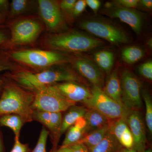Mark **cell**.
<instances>
[{
  "mask_svg": "<svg viewBox=\"0 0 152 152\" xmlns=\"http://www.w3.org/2000/svg\"><path fill=\"white\" fill-rule=\"evenodd\" d=\"M46 69L37 72L26 70H19L5 75L24 88L34 93L42 87L62 82L74 81L84 83L82 77L71 68L64 66Z\"/></svg>",
  "mask_w": 152,
  "mask_h": 152,
  "instance_id": "6da1fadb",
  "label": "cell"
},
{
  "mask_svg": "<svg viewBox=\"0 0 152 152\" xmlns=\"http://www.w3.org/2000/svg\"><path fill=\"white\" fill-rule=\"evenodd\" d=\"M4 76L5 81L0 96V117L8 114L20 116L25 123L32 121V105L34 94Z\"/></svg>",
  "mask_w": 152,
  "mask_h": 152,
  "instance_id": "7a4b0ae2",
  "label": "cell"
},
{
  "mask_svg": "<svg viewBox=\"0 0 152 152\" xmlns=\"http://www.w3.org/2000/svg\"><path fill=\"white\" fill-rule=\"evenodd\" d=\"M42 43L50 50L74 53L90 51L104 44L102 40L77 31L49 34L44 38Z\"/></svg>",
  "mask_w": 152,
  "mask_h": 152,
  "instance_id": "3957f363",
  "label": "cell"
},
{
  "mask_svg": "<svg viewBox=\"0 0 152 152\" xmlns=\"http://www.w3.org/2000/svg\"><path fill=\"white\" fill-rule=\"evenodd\" d=\"M5 52L12 61L40 71L70 63L71 59L69 56L53 50L30 49Z\"/></svg>",
  "mask_w": 152,
  "mask_h": 152,
  "instance_id": "277c9868",
  "label": "cell"
},
{
  "mask_svg": "<svg viewBox=\"0 0 152 152\" xmlns=\"http://www.w3.org/2000/svg\"><path fill=\"white\" fill-rule=\"evenodd\" d=\"M11 36L7 42L0 46L6 51L14 48L30 45L35 42L42 31V26L39 22L31 18L18 19L9 25Z\"/></svg>",
  "mask_w": 152,
  "mask_h": 152,
  "instance_id": "5b68a950",
  "label": "cell"
},
{
  "mask_svg": "<svg viewBox=\"0 0 152 152\" xmlns=\"http://www.w3.org/2000/svg\"><path fill=\"white\" fill-rule=\"evenodd\" d=\"M79 27L93 35L114 45L127 44L129 42V38L124 30L100 18L85 19L80 22Z\"/></svg>",
  "mask_w": 152,
  "mask_h": 152,
  "instance_id": "8992f818",
  "label": "cell"
},
{
  "mask_svg": "<svg viewBox=\"0 0 152 152\" xmlns=\"http://www.w3.org/2000/svg\"><path fill=\"white\" fill-rule=\"evenodd\" d=\"M34 94V111L62 113L76 105L63 96L52 85L41 88Z\"/></svg>",
  "mask_w": 152,
  "mask_h": 152,
  "instance_id": "52a82bcc",
  "label": "cell"
},
{
  "mask_svg": "<svg viewBox=\"0 0 152 152\" xmlns=\"http://www.w3.org/2000/svg\"><path fill=\"white\" fill-rule=\"evenodd\" d=\"M91 91L92 97L85 104L88 108L96 110L110 121L126 119L131 110L108 96L102 89L93 86Z\"/></svg>",
  "mask_w": 152,
  "mask_h": 152,
  "instance_id": "ba28073f",
  "label": "cell"
},
{
  "mask_svg": "<svg viewBox=\"0 0 152 152\" xmlns=\"http://www.w3.org/2000/svg\"><path fill=\"white\" fill-rule=\"evenodd\" d=\"M120 78L124 106L129 110H139L142 106L141 83L127 69L122 72Z\"/></svg>",
  "mask_w": 152,
  "mask_h": 152,
  "instance_id": "9c48e42d",
  "label": "cell"
},
{
  "mask_svg": "<svg viewBox=\"0 0 152 152\" xmlns=\"http://www.w3.org/2000/svg\"><path fill=\"white\" fill-rule=\"evenodd\" d=\"M38 6L41 18L50 32L57 34L67 31L65 17L60 8L59 2L39 0Z\"/></svg>",
  "mask_w": 152,
  "mask_h": 152,
  "instance_id": "30bf717a",
  "label": "cell"
},
{
  "mask_svg": "<svg viewBox=\"0 0 152 152\" xmlns=\"http://www.w3.org/2000/svg\"><path fill=\"white\" fill-rule=\"evenodd\" d=\"M103 12L108 16L119 19L127 24L137 34H139L141 32L143 17L138 11L123 7L114 1L106 3Z\"/></svg>",
  "mask_w": 152,
  "mask_h": 152,
  "instance_id": "8fae6325",
  "label": "cell"
},
{
  "mask_svg": "<svg viewBox=\"0 0 152 152\" xmlns=\"http://www.w3.org/2000/svg\"><path fill=\"white\" fill-rule=\"evenodd\" d=\"M76 56L71 57L70 62L74 70L83 78L89 81L93 86L102 89L104 80L99 68L86 57Z\"/></svg>",
  "mask_w": 152,
  "mask_h": 152,
  "instance_id": "7c38bea8",
  "label": "cell"
},
{
  "mask_svg": "<svg viewBox=\"0 0 152 152\" xmlns=\"http://www.w3.org/2000/svg\"><path fill=\"white\" fill-rule=\"evenodd\" d=\"M52 85L63 96L76 104L80 102L85 104L92 97L91 90L82 83L69 81Z\"/></svg>",
  "mask_w": 152,
  "mask_h": 152,
  "instance_id": "4fadbf2b",
  "label": "cell"
},
{
  "mask_svg": "<svg viewBox=\"0 0 152 152\" xmlns=\"http://www.w3.org/2000/svg\"><path fill=\"white\" fill-rule=\"evenodd\" d=\"M132 134L137 152H143L146 145V132L143 118L139 110H131L126 119Z\"/></svg>",
  "mask_w": 152,
  "mask_h": 152,
  "instance_id": "5bb4252c",
  "label": "cell"
},
{
  "mask_svg": "<svg viewBox=\"0 0 152 152\" xmlns=\"http://www.w3.org/2000/svg\"><path fill=\"white\" fill-rule=\"evenodd\" d=\"M61 113L39 111L34 110L33 119L42 124L48 130L53 143L52 149L57 148L60 136V130L62 121Z\"/></svg>",
  "mask_w": 152,
  "mask_h": 152,
  "instance_id": "9a60e30c",
  "label": "cell"
},
{
  "mask_svg": "<svg viewBox=\"0 0 152 152\" xmlns=\"http://www.w3.org/2000/svg\"><path fill=\"white\" fill-rule=\"evenodd\" d=\"M110 130L123 147L131 148L134 147V138L126 119L112 121Z\"/></svg>",
  "mask_w": 152,
  "mask_h": 152,
  "instance_id": "2e32d148",
  "label": "cell"
},
{
  "mask_svg": "<svg viewBox=\"0 0 152 152\" xmlns=\"http://www.w3.org/2000/svg\"><path fill=\"white\" fill-rule=\"evenodd\" d=\"M102 90L109 97L120 104L124 106L122 99L121 80L117 69L110 74Z\"/></svg>",
  "mask_w": 152,
  "mask_h": 152,
  "instance_id": "e0dca14e",
  "label": "cell"
},
{
  "mask_svg": "<svg viewBox=\"0 0 152 152\" xmlns=\"http://www.w3.org/2000/svg\"><path fill=\"white\" fill-rule=\"evenodd\" d=\"M84 117L87 123L84 135L110 124L112 121L100 112L92 108H87Z\"/></svg>",
  "mask_w": 152,
  "mask_h": 152,
  "instance_id": "ac0fdd59",
  "label": "cell"
},
{
  "mask_svg": "<svg viewBox=\"0 0 152 152\" xmlns=\"http://www.w3.org/2000/svg\"><path fill=\"white\" fill-rule=\"evenodd\" d=\"M87 108L83 106H72L68 109L66 113L62 118L61 126L60 130V136L67 131L73 126L76 121L80 117L84 116Z\"/></svg>",
  "mask_w": 152,
  "mask_h": 152,
  "instance_id": "d6986e66",
  "label": "cell"
},
{
  "mask_svg": "<svg viewBox=\"0 0 152 152\" xmlns=\"http://www.w3.org/2000/svg\"><path fill=\"white\" fill-rule=\"evenodd\" d=\"M123 148L109 130L103 140L90 150V152H119Z\"/></svg>",
  "mask_w": 152,
  "mask_h": 152,
  "instance_id": "ffe728a7",
  "label": "cell"
},
{
  "mask_svg": "<svg viewBox=\"0 0 152 152\" xmlns=\"http://www.w3.org/2000/svg\"><path fill=\"white\" fill-rule=\"evenodd\" d=\"M110 124L103 127L84 135L77 142L84 144L90 151L99 144L104 137L110 130Z\"/></svg>",
  "mask_w": 152,
  "mask_h": 152,
  "instance_id": "44dd1931",
  "label": "cell"
},
{
  "mask_svg": "<svg viewBox=\"0 0 152 152\" xmlns=\"http://www.w3.org/2000/svg\"><path fill=\"white\" fill-rule=\"evenodd\" d=\"M94 58L99 68L108 75L111 73L115 61V56L113 52L108 50L99 51L95 53Z\"/></svg>",
  "mask_w": 152,
  "mask_h": 152,
  "instance_id": "7402d4cb",
  "label": "cell"
},
{
  "mask_svg": "<svg viewBox=\"0 0 152 152\" xmlns=\"http://www.w3.org/2000/svg\"><path fill=\"white\" fill-rule=\"evenodd\" d=\"M25 123L20 116L15 114H8L0 117V125L12 129L16 139H19L21 129Z\"/></svg>",
  "mask_w": 152,
  "mask_h": 152,
  "instance_id": "603a6c76",
  "label": "cell"
},
{
  "mask_svg": "<svg viewBox=\"0 0 152 152\" xmlns=\"http://www.w3.org/2000/svg\"><path fill=\"white\" fill-rule=\"evenodd\" d=\"M144 56L142 49L137 46L126 47L121 51L123 61L129 64H132L141 59Z\"/></svg>",
  "mask_w": 152,
  "mask_h": 152,
  "instance_id": "cb8c5ba5",
  "label": "cell"
},
{
  "mask_svg": "<svg viewBox=\"0 0 152 152\" xmlns=\"http://www.w3.org/2000/svg\"><path fill=\"white\" fill-rule=\"evenodd\" d=\"M31 3V1L28 0H13L10 4L7 19L13 18L24 13L27 10Z\"/></svg>",
  "mask_w": 152,
  "mask_h": 152,
  "instance_id": "d4e9b609",
  "label": "cell"
},
{
  "mask_svg": "<svg viewBox=\"0 0 152 152\" xmlns=\"http://www.w3.org/2000/svg\"><path fill=\"white\" fill-rule=\"evenodd\" d=\"M84 134L85 131L80 129L73 125L67 131L65 138L61 146H69L77 142Z\"/></svg>",
  "mask_w": 152,
  "mask_h": 152,
  "instance_id": "484cf974",
  "label": "cell"
},
{
  "mask_svg": "<svg viewBox=\"0 0 152 152\" xmlns=\"http://www.w3.org/2000/svg\"><path fill=\"white\" fill-rule=\"evenodd\" d=\"M142 96L145 106V122L150 134H152V101L151 97L147 90L143 89Z\"/></svg>",
  "mask_w": 152,
  "mask_h": 152,
  "instance_id": "4316f807",
  "label": "cell"
},
{
  "mask_svg": "<svg viewBox=\"0 0 152 152\" xmlns=\"http://www.w3.org/2000/svg\"><path fill=\"white\" fill-rule=\"evenodd\" d=\"M16 69V66L7 56L5 51L0 48V73L7 71L13 72Z\"/></svg>",
  "mask_w": 152,
  "mask_h": 152,
  "instance_id": "83f0119b",
  "label": "cell"
},
{
  "mask_svg": "<svg viewBox=\"0 0 152 152\" xmlns=\"http://www.w3.org/2000/svg\"><path fill=\"white\" fill-rule=\"evenodd\" d=\"M49 135L48 131L46 128H43L35 147L30 152H47V141Z\"/></svg>",
  "mask_w": 152,
  "mask_h": 152,
  "instance_id": "f1b7e54d",
  "label": "cell"
},
{
  "mask_svg": "<svg viewBox=\"0 0 152 152\" xmlns=\"http://www.w3.org/2000/svg\"><path fill=\"white\" fill-rule=\"evenodd\" d=\"M140 74L145 78L152 80V62L148 61L141 65L138 68Z\"/></svg>",
  "mask_w": 152,
  "mask_h": 152,
  "instance_id": "f546056e",
  "label": "cell"
},
{
  "mask_svg": "<svg viewBox=\"0 0 152 152\" xmlns=\"http://www.w3.org/2000/svg\"><path fill=\"white\" fill-rule=\"evenodd\" d=\"M86 6V3L85 0L76 1L71 13V18H73L79 16L84 11Z\"/></svg>",
  "mask_w": 152,
  "mask_h": 152,
  "instance_id": "4dcf8cb0",
  "label": "cell"
},
{
  "mask_svg": "<svg viewBox=\"0 0 152 152\" xmlns=\"http://www.w3.org/2000/svg\"><path fill=\"white\" fill-rule=\"evenodd\" d=\"M76 1V0H63L59 2L60 8L63 13L69 15L70 17Z\"/></svg>",
  "mask_w": 152,
  "mask_h": 152,
  "instance_id": "1f68e13d",
  "label": "cell"
},
{
  "mask_svg": "<svg viewBox=\"0 0 152 152\" xmlns=\"http://www.w3.org/2000/svg\"><path fill=\"white\" fill-rule=\"evenodd\" d=\"M30 151L28 144L22 143L19 139L15 138L13 147L10 152H30Z\"/></svg>",
  "mask_w": 152,
  "mask_h": 152,
  "instance_id": "d6a6232c",
  "label": "cell"
},
{
  "mask_svg": "<svg viewBox=\"0 0 152 152\" xmlns=\"http://www.w3.org/2000/svg\"><path fill=\"white\" fill-rule=\"evenodd\" d=\"M115 2L120 5L127 8L134 9L139 4V0H117Z\"/></svg>",
  "mask_w": 152,
  "mask_h": 152,
  "instance_id": "836d02e7",
  "label": "cell"
},
{
  "mask_svg": "<svg viewBox=\"0 0 152 152\" xmlns=\"http://www.w3.org/2000/svg\"><path fill=\"white\" fill-rule=\"evenodd\" d=\"M10 37L4 25H0V46L7 42Z\"/></svg>",
  "mask_w": 152,
  "mask_h": 152,
  "instance_id": "e575fe53",
  "label": "cell"
},
{
  "mask_svg": "<svg viewBox=\"0 0 152 152\" xmlns=\"http://www.w3.org/2000/svg\"><path fill=\"white\" fill-rule=\"evenodd\" d=\"M73 152H90L89 150L84 144L77 142L69 146Z\"/></svg>",
  "mask_w": 152,
  "mask_h": 152,
  "instance_id": "d590c367",
  "label": "cell"
},
{
  "mask_svg": "<svg viewBox=\"0 0 152 152\" xmlns=\"http://www.w3.org/2000/svg\"><path fill=\"white\" fill-rule=\"evenodd\" d=\"M86 1L87 5L95 13L97 12L101 6V2L99 0H86Z\"/></svg>",
  "mask_w": 152,
  "mask_h": 152,
  "instance_id": "8d00e7d4",
  "label": "cell"
},
{
  "mask_svg": "<svg viewBox=\"0 0 152 152\" xmlns=\"http://www.w3.org/2000/svg\"><path fill=\"white\" fill-rule=\"evenodd\" d=\"M87 121L85 118V117H81L79 118L75 122L73 125L76 127L79 128L82 130L86 131V128L87 127Z\"/></svg>",
  "mask_w": 152,
  "mask_h": 152,
  "instance_id": "74e56055",
  "label": "cell"
},
{
  "mask_svg": "<svg viewBox=\"0 0 152 152\" xmlns=\"http://www.w3.org/2000/svg\"><path fill=\"white\" fill-rule=\"evenodd\" d=\"M140 4L143 8L150 10L152 8V1L151 0L140 1L139 5Z\"/></svg>",
  "mask_w": 152,
  "mask_h": 152,
  "instance_id": "f35d334b",
  "label": "cell"
},
{
  "mask_svg": "<svg viewBox=\"0 0 152 152\" xmlns=\"http://www.w3.org/2000/svg\"><path fill=\"white\" fill-rule=\"evenodd\" d=\"M50 152H73L69 146L61 147L56 149H52Z\"/></svg>",
  "mask_w": 152,
  "mask_h": 152,
  "instance_id": "ab89813d",
  "label": "cell"
},
{
  "mask_svg": "<svg viewBox=\"0 0 152 152\" xmlns=\"http://www.w3.org/2000/svg\"><path fill=\"white\" fill-rule=\"evenodd\" d=\"M7 16L0 11V25H4L7 20Z\"/></svg>",
  "mask_w": 152,
  "mask_h": 152,
  "instance_id": "60d3db41",
  "label": "cell"
},
{
  "mask_svg": "<svg viewBox=\"0 0 152 152\" xmlns=\"http://www.w3.org/2000/svg\"><path fill=\"white\" fill-rule=\"evenodd\" d=\"M5 77L4 76L0 77V96L1 94L3 88H4V85L5 83Z\"/></svg>",
  "mask_w": 152,
  "mask_h": 152,
  "instance_id": "b9f144b4",
  "label": "cell"
},
{
  "mask_svg": "<svg viewBox=\"0 0 152 152\" xmlns=\"http://www.w3.org/2000/svg\"><path fill=\"white\" fill-rule=\"evenodd\" d=\"M119 152H137V151L134 147L131 148H126L123 147Z\"/></svg>",
  "mask_w": 152,
  "mask_h": 152,
  "instance_id": "7bdbcfd3",
  "label": "cell"
},
{
  "mask_svg": "<svg viewBox=\"0 0 152 152\" xmlns=\"http://www.w3.org/2000/svg\"><path fill=\"white\" fill-rule=\"evenodd\" d=\"M147 45L150 48V49H151L152 48V39H150L147 42Z\"/></svg>",
  "mask_w": 152,
  "mask_h": 152,
  "instance_id": "ee69618b",
  "label": "cell"
},
{
  "mask_svg": "<svg viewBox=\"0 0 152 152\" xmlns=\"http://www.w3.org/2000/svg\"><path fill=\"white\" fill-rule=\"evenodd\" d=\"M0 152H4V148H3V144L1 137H0Z\"/></svg>",
  "mask_w": 152,
  "mask_h": 152,
  "instance_id": "f6af8a7d",
  "label": "cell"
},
{
  "mask_svg": "<svg viewBox=\"0 0 152 152\" xmlns=\"http://www.w3.org/2000/svg\"><path fill=\"white\" fill-rule=\"evenodd\" d=\"M143 152H152V149L151 148L146 149Z\"/></svg>",
  "mask_w": 152,
  "mask_h": 152,
  "instance_id": "bcb514c9",
  "label": "cell"
}]
</instances>
